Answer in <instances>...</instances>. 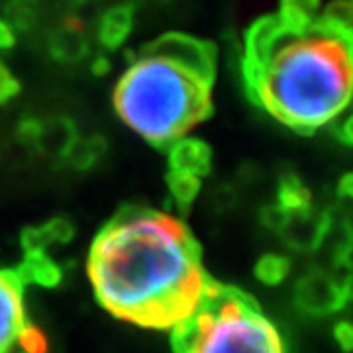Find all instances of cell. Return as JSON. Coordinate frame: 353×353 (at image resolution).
I'll return each instance as SVG.
<instances>
[{
    "label": "cell",
    "instance_id": "6da1fadb",
    "mask_svg": "<svg viewBox=\"0 0 353 353\" xmlns=\"http://www.w3.org/2000/svg\"><path fill=\"white\" fill-rule=\"evenodd\" d=\"M88 277L110 314L153 330L187 320L210 279L187 224L139 206L122 208L99 232L88 253Z\"/></svg>",
    "mask_w": 353,
    "mask_h": 353
},
{
    "label": "cell",
    "instance_id": "7a4b0ae2",
    "mask_svg": "<svg viewBox=\"0 0 353 353\" xmlns=\"http://www.w3.org/2000/svg\"><path fill=\"white\" fill-rule=\"evenodd\" d=\"M352 39L316 22L287 30L259 69L243 73L257 106L301 134L330 126L347 110L352 97Z\"/></svg>",
    "mask_w": 353,
    "mask_h": 353
},
{
    "label": "cell",
    "instance_id": "3957f363",
    "mask_svg": "<svg viewBox=\"0 0 353 353\" xmlns=\"http://www.w3.org/2000/svg\"><path fill=\"white\" fill-rule=\"evenodd\" d=\"M114 108L130 130L165 148L210 118L212 85L167 59L141 53L114 88Z\"/></svg>",
    "mask_w": 353,
    "mask_h": 353
},
{
    "label": "cell",
    "instance_id": "277c9868",
    "mask_svg": "<svg viewBox=\"0 0 353 353\" xmlns=\"http://www.w3.org/2000/svg\"><path fill=\"white\" fill-rule=\"evenodd\" d=\"M175 353H285L277 326L252 294L208 279L196 310L171 328Z\"/></svg>",
    "mask_w": 353,
    "mask_h": 353
},
{
    "label": "cell",
    "instance_id": "5b68a950",
    "mask_svg": "<svg viewBox=\"0 0 353 353\" xmlns=\"http://www.w3.org/2000/svg\"><path fill=\"white\" fill-rule=\"evenodd\" d=\"M143 53L179 65L210 85L214 83L218 55H216V46L210 41L192 38L181 32H169L152 41L150 46H145Z\"/></svg>",
    "mask_w": 353,
    "mask_h": 353
},
{
    "label": "cell",
    "instance_id": "8992f818",
    "mask_svg": "<svg viewBox=\"0 0 353 353\" xmlns=\"http://www.w3.org/2000/svg\"><path fill=\"white\" fill-rule=\"evenodd\" d=\"M294 301L306 314L328 316L343 308L350 296L341 292L330 273L322 269H312L296 283Z\"/></svg>",
    "mask_w": 353,
    "mask_h": 353
},
{
    "label": "cell",
    "instance_id": "52a82bcc",
    "mask_svg": "<svg viewBox=\"0 0 353 353\" xmlns=\"http://www.w3.org/2000/svg\"><path fill=\"white\" fill-rule=\"evenodd\" d=\"M26 324L24 283L16 271L0 269V353L12 352Z\"/></svg>",
    "mask_w": 353,
    "mask_h": 353
},
{
    "label": "cell",
    "instance_id": "ba28073f",
    "mask_svg": "<svg viewBox=\"0 0 353 353\" xmlns=\"http://www.w3.org/2000/svg\"><path fill=\"white\" fill-rule=\"evenodd\" d=\"M332 224H334L332 212H318L310 206L301 212H289L279 234L292 250L312 252L318 250L328 238Z\"/></svg>",
    "mask_w": 353,
    "mask_h": 353
},
{
    "label": "cell",
    "instance_id": "9c48e42d",
    "mask_svg": "<svg viewBox=\"0 0 353 353\" xmlns=\"http://www.w3.org/2000/svg\"><path fill=\"white\" fill-rule=\"evenodd\" d=\"M287 30L289 28L283 24L279 14H269L255 20L245 32L241 73H252L255 69H259L277 48V43L287 34Z\"/></svg>",
    "mask_w": 353,
    "mask_h": 353
},
{
    "label": "cell",
    "instance_id": "30bf717a",
    "mask_svg": "<svg viewBox=\"0 0 353 353\" xmlns=\"http://www.w3.org/2000/svg\"><path fill=\"white\" fill-rule=\"evenodd\" d=\"M169 165L173 171L206 176L212 169V150L199 138H179L169 145Z\"/></svg>",
    "mask_w": 353,
    "mask_h": 353
},
{
    "label": "cell",
    "instance_id": "8fae6325",
    "mask_svg": "<svg viewBox=\"0 0 353 353\" xmlns=\"http://www.w3.org/2000/svg\"><path fill=\"white\" fill-rule=\"evenodd\" d=\"M77 138H79V134H77V128L71 122V118L55 116L46 122H39L34 145L48 157L65 159Z\"/></svg>",
    "mask_w": 353,
    "mask_h": 353
},
{
    "label": "cell",
    "instance_id": "7c38bea8",
    "mask_svg": "<svg viewBox=\"0 0 353 353\" xmlns=\"http://www.w3.org/2000/svg\"><path fill=\"white\" fill-rule=\"evenodd\" d=\"M50 51L53 59L61 63H77L88 53L85 24L79 18H69L50 38Z\"/></svg>",
    "mask_w": 353,
    "mask_h": 353
},
{
    "label": "cell",
    "instance_id": "4fadbf2b",
    "mask_svg": "<svg viewBox=\"0 0 353 353\" xmlns=\"http://www.w3.org/2000/svg\"><path fill=\"white\" fill-rule=\"evenodd\" d=\"M73 236H75V228L71 222L63 218H53L41 226L26 228L20 241L24 253L28 255V253H46L51 243H67L73 240Z\"/></svg>",
    "mask_w": 353,
    "mask_h": 353
},
{
    "label": "cell",
    "instance_id": "5bb4252c",
    "mask_svg": "<svg viewBox=\"0 0 353 353\" xmlns=\"http://www.w3.org/2000/svg\"><path fill=\"white\" fill-rule=\"evenodd\" d=\"M134 26V10L132 6L120 4L112 6L102 14L99 24V41L106 50H118L130 36Z\"/></svg>",
    "mask_w": 353,
    "mask_h": 353
},
{
    "label": "cell",
    "instance_id": "9a60e30c",
    "mask_svg": "<svg viewBox=\"0 0 353 353\" xmlns=\"http://www.w3.org/2000/svg\"><path fill=\"white\" fill-rule=\"evenodd\" d=\"M16 275L20 277L24 285L34 283L39 287L53 289L61 283L63 271L51 257H48V253H28L24 261L18 265Z\"/></svg>",
    "mask_w": 353,
    "mask_h": 353
},
{
    "label": "cell",
    "instance_id": "2e32d148",
    "mask_svg": "<svg viewBox=\"0 0 353 353\" xmlns=\"http://www.w3.org/2000/svg\"><path fill=\"white\" fill-rule=\"evenodd\" d=\"M322 0H281L279 18L292 32H303L318 22Z\"/></svg>",
    "mask_w": 353,
    "mask_h": 353
},
{
    "label": "cell",
    "instance_id": "e0dca14e",
    "mask_svg": "<svg viewBox=\"0 0 353 353\" xmlns=\"http://www.w3.org/2000/svg\"><path fill=\"white\" fill-rule=\"evenodd\" d=\"M277 204L287 212H301L312 206L310 190L304 187V183L296 175L281 176L279 181V199Z\"/></svg>",
    "mask_w": 353,
    "mask_h": 353
},
{
    "label": "cell",
    "instance_id": "ac0fdd59",
    "mask_svg": "<svg viewBox=\"0 0 353 353\" xmlns=\"http://www.w3.org/2000/svg\"><path fill=\"white\" fill-rule=\"evenodd\" d=\"M318 24L326 28L332 34H338L341 38L352 39V2L350 0H332L326 8L320 10Z\"/></svg>",
    "mask_w": 353,
    "mask_h": 353
},
{
    "label": "cell",
    "instance_id": "d6986e66",
    "mask_svg": "<svg viewBox=\"0 0 353 353\" xmlns=\"http://www.w3.org/2000/svg\"><path fill=\"white\" fill-rule=\"evenodd\" d=\"M167 187L173 196V201L179 206L181 212H189L192 202L196 201L201 192V176L183 173V171H169L167 175Z\"/></svg>",
    "mask_w": 353,
    "mask_h": 353
},
{
    "label": "cell",
    "instance_id": "ffe728a7",
    "mask_svg": "<svg viewBox=\"0 0 353 353\" xmlns=\"http://www.w3.org/2000/svg\"><path fill=\"white\" fill-rule=\"evenodd\" d=\"M106 152V141L101 136H90V138H77L73 148L67 153V161L75 169L87 171L90 167L101 161V157Z\"/></svg>",
    "mask_w": 353,
    "mask_h": 353
},
{
    "label": "cell",
    "instance_id": "44dd1931",
    "mask_svg": "<svg viewBox=\"0 0 353 353\" xmlns=\"http://www.w3.org/2000/svg\"><path fill=\"white\" fill-rule=\"evenodd\" d=\"M290 271V261L283 255H275V253H267L263 255L257 265H255V275L257 279L269 285V287H275L279 283H283Z\"/></svg>",
    "mask_w": 353,
    "mask_h": 353
},
{
    "label": "cell",
    "instance_id": "7402d4cb",
    "mask_svg": "<svg viewBox=\"0 0 353 353\" xmlns=\"http://www.w3.org/2000/svg\"><path fill=\"white\" fill-rule=\"evenodd\" d=\"M16 347L22 353H48V340L38 326L28 322L18 334Z\"/></svg>",
    "mask_w": 353,
    "mask_h": 353
},
{
    "label": "cell",
    "instance_id": "603a6c76",
    "mask_svg": "<svg viewBox=\"0 0 353 353\" xmlns=\"http://www.w3.org/2000/svg\"><path fill=\"white\" fill-rule=\"evenodd\" d=\"M6 18L8 20H4V22L10 26L12 30L14 28L26 30V28H30L32 22H34L36 10H34V6L28 0H14L12 4L6 8Z\"/></svg>",
    "mask_w": 353,
    "mask_h": 353
},
{
    "label": "cell",
    "instance_id": "cb8c5ba5",
    "mask_svg": "<svg viewBox=\"0 0 353 353\" xmlns=\"http://www.w3.org/2000/svg\"><path fill=\"white\" fill-rule=\"evenodd\" d=\"M20 92V83L18 79L8 71V67L0 61V104L8 102Z\"/></svg>",
    "mask_w": 353,
    "mask_h": 353
},
{
    "label": "cell",
    "instance_id": "d4e9b609",
    "mask_svg": "<svg viewBox=\"0 0 353 353\" xmlns=\"http://www.w3.org/2000/svg\"><path fill=\"white\" fill-rule=\"evenodd\" d=\"M287 216H289V212L283 210L279 204H271V206H265L263 210H261V222H263L267 228L277 230L279 232V230L283 228V224H285Z\"/></svg>",
    "mask_w": 353,
    "mask_h": 353
},
{
    "label": "cell",
    "instance_id": "484cf974",
    "mask_svg": "<svg viewBox=\"0 0 353 353\" xmlns=\"http://www.w3.org/2000/svg\"><path fill=\"white\" fill-rule=\"evenodd\" d=\"M334 334H336V340L340 343V347L343 352H350L352 350V341H353V330L347 322H340L336 328H334Z\"/></svg>",
    "mask_w": 353,
    "mask_h": 353
},
{
    "label": "cell",
    "instance_id": "4316f807",
    "mask_svg": "<svg viewBox=\"0 0 353 353\" xmlns=\"http://www.w3.org/2000/svg\"><path fill=\"white\" fill-rule=\"evenodd\" d=\"M332 126L336 128L338 138L343 139L345 143H350V141H352V118H350V116L341 114L338 120H334V122H332Z\"/></svg>",
    "mask_w": 353,
    "mask_h": 353
},
{
    "label": "cell",
    "instance_id": "83f0119b",
    "mask_svg": "<svg viewBox=\"0 0 353 353\" xmlns=\"http://www.w3.org/2000/svg\"><path fill=\"white\" fill-rule=\"evenodd\" d=\"M14 30L6 24L4 20H0V50H8L14 46Z\"/></svg>",
    "mask_w": 353,
    "mask_h": 353
},
{
    "label": "cell",
    "instance_id": "f1b7e54d",
    "mask_svg": "<svg viewBox=\"0 0 353 353\" xmlns=\"http://www.w3.org/2000/svg\"><path fill=\"white\" fill-rule=\"evenodd\" d=\"M108 61L104 59V57H99L97 61H94V65H92V69H94V73L97 75H104V73H108Z\"/></svg>",
    "mask_w": 353,
    "mask_h": 353
},
{
    "label": "cell",
    "instance_id": "f546056e",
    "mask_svg": "<svg viewBox=\"0 0 353 353\" xmlns=\"http://www.w3.org/2000/svg\"><path fill=\"white\" fill-rule=\"evenodd\" d=\"M340 192L343 196H352V176L345 175L340 183Z\"/></svg>",
    "mask_w": 353,
    "mask_h": 353
},
{
    "label": "cell",
    "instance_id": "4dcf8cb0",
    "mask_svg": "<svg viewBox=\"0 0 353 353\" xmlns=\"http://www.w3.org/2000/svg\"><path fill=\"white\" fill-rule=\"evenodd\" d=\"M141 2H148V4H167L171 0H141Z\"/></svg>",
    "mask_w": 353,
    "mask_h": 353
}]
</instances>
